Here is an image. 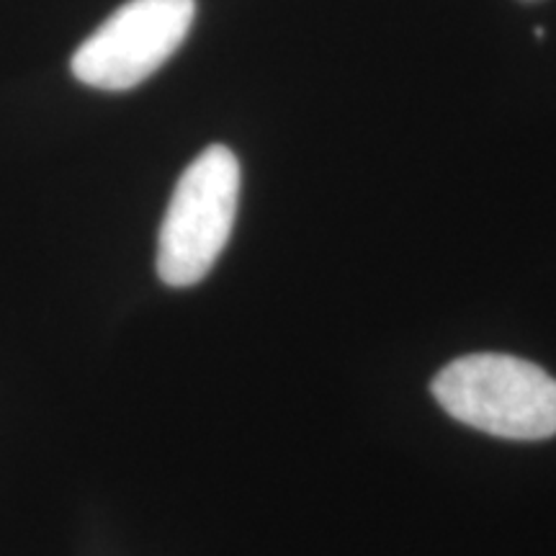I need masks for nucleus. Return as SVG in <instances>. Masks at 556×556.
<instances>
[{"label":"nucleus","mask_w":556,"mask_h":556,"mask_svg":"<svg viewBox=\"0 0 556 556\" xmlns=\"http://www.w3.org/2000/svg\"><path fill=\"white\" fill-rule=\"evenodd\" d=\"M240 201V163L212 144L178 178L157 238V276L173 289L199 283L232 235Z\"/></svg>","instance_id":"nucleus-2"},{"label":"nucleus","mask_w":556,"mask_h":556,"mask_svg":"<svg viewBox=\"0 0 556 556\" xmlns=\"http://www.w3.org/2000/svg\"><path fill=\"white\" fill-rule=\"evenodd\" d=\"M430 389L454 420L482 433L507 441L556 435V379L531 361L471 353L441 368Z\"/></svg>","instance_id":"nucleus-1"},{"label":"nucleus","mask_w":556,"mask_h":556,"mask_svg":"<svg viewBox=\"0 0 556 556\" xmlns=\"http://www.w3.org/2000/svg\"><path fill=\"white\" fill-rule=\"evenodd\" d=\"M193 16L197 0H129L83 41L70 70L90 88H137L184 45Z\"/></svg>","instance_id":"nucleus-3"}]
</instances>
